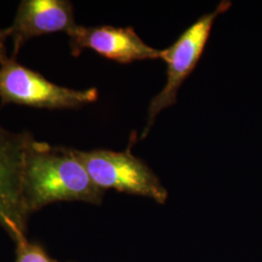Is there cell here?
I'll list each match as a JSON object with an SVG mask.
<instances>
[{
  "instance_id": "cell-1",
  "label": "cell",
  "mask_w": 262,
  "mask_h": 262,
  "mask_svg": "<svg viewBox=\"0 0 262 262\" xmlns=\"http://www.w3.org/2000/svg\"><path fill=\"white\" fill-rule=\"evenodd\" d=\"M104 191L91 179L75 149L52 146L31 134L25 152L23 199L28 215L56 202L99 205Z\"/></svg>"
},
{
  "instance_id": "cell-3",
  "label": "cell",
  "mask_w": 262,
  "mask_h": 262,
  "mask_svg": "<svg viewBox=\"0 0 262 262\" xmlns=\"http://www.w3.org/2000/svg\"><path fill=\"white\" fill-rule=\"evenodd\" d=\"M2 105L16 104L40 109H77L98 99L95 88L73 90L49 81L39 72L9 57L0 64Z\"/></svg>"
},
{
  "instance_id": "cell-9",
  "label": "cell",
  "mask_w": 262,
  "mask_h": 262,
  "mask_svg": "<svg viewBox=\"0 0 262 262\" xmlns=\"http://www.w3.org/2000/svg\"><path fill=\"white\" fill-rule=\"evenodd\" d=\"M9 35L7 33L6 28L2 29L0 28V64H2L4 61H6L9 57L7 56V48H6V42Z\"/></svg>"
},
{
  "instance_id": "cell-7",
  "label": "cell",
  "mask_w": 262,
  "mask_h": 262,
  "mask_svg": "<svg viewBox=\"0 0 262 262\" xmlns=\"http://www.w3.org/2000/svg\"><path fill=\"white\" fill-rule=\"evenodd\" d=\"M77 26L73 4L68 0H23L15 19L6 28L13 41L12 58L32 38L64 31Z\"/></svg>"
},
{
  "instance_id": "cell-5",
  "label": "cell",
  "mask_w": 262,
  "mask_h": 262,
  "mask_svg": "<svg viewBox=\"0 0 262 262\" xmlns=\"http://www.w3.org/2000/svg\"><path fill=\"white\" fill-rule=\"evenodd\" d=\"M31 133L0 124V226L16 245L28 241V215L23 199L25 152Z\"/></svg>"
},
{
  "instance_id": "cell-4",
  "label": "cell",
  "mask_w": 262,
  "mask_h": 262,
  "mask_svg": "<svg viewBox=\"0 0 262 262\" xmlns=\"http://www.w3.org/2000/svg\"><path fill=\"white\" fill-rule=\"evenodd\" d=\"M229 7L230 2H221L215 11L201 16L187 28L170 47L160 50L159 59H162L167 66V82L162 91L150 101L147 125L142 133V139L150 132L159 113L176 103L181 85L195 69L204 53L215 19Z\"/></svg>"
},
{
  "instance_id": "cell-8",
  "label": "cell",
  "mask_w": 262,
  "mask_h": 262,
  "mask_svg": "<svg viewBox=\"0 0 262 262\" xmlns=\"http://www.w3.org/2000/svg\"><path fill=\"white\" fill-rule=\"evenodd\" d=\"M15 262H62L49 255L46 250L38 243L26 241L16 245Z\"/></svg>"
},
{
  "instance_id": "cell-6",
  "label": "cell",
  "mask_w": 262,
  "mask_h": 262,
  "mask_svg": "<svg viewBox=\"0 0 262 262\" xmlns=\"http://www.w3.org/2000/svg\"><path fill=\"white\" fill-rule=\"evenodd\" d=\"M72 56L92 50L107 59L126 64L137 60L159 59L160 50L146 44L135 29L112 26H76L68 33Z\"/></svg>"
},
{
  "instance_id": "cell-2",
  "label": "cell",
  "mask_w": 262,
  "mask_h": 262,
  "mask_svg": "<svg viewBox=\"0 0 262 262\" xmlns=\"http://www.w3.org/2000/svg\"><path fill=\"white\" fill-rule=\"evenodd\" d=\"M135 140L134 131L126 150H76V155L94 184L103 191L116 189L149 197L163 204L167 199V191L150 167L132 154L131 148Z\"/></svg>"
}]
</instances>
